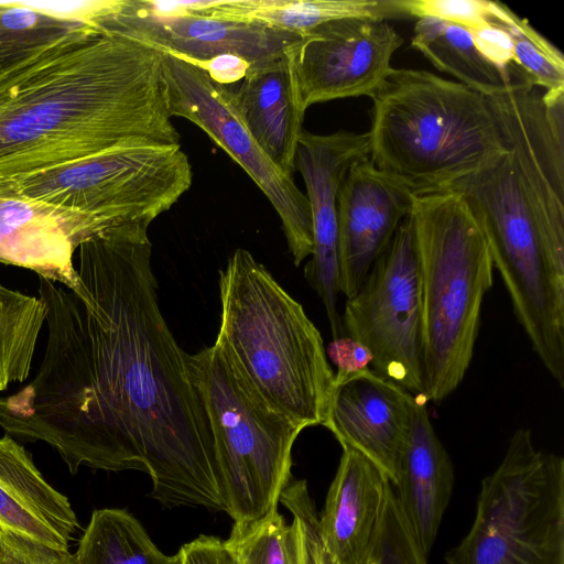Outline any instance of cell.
<instances>
[{"mask_svg":"<svg viewBox=\"0 0 564 564\" xmlns=\"http://www.w3.org/2000/svg\"><path fill=\"white\" fill-rule=\"evenodd\" d=\"M149 226L126 221L84 241L74 290L39 278L45 352L33 380L0 397V427L48 444L73 475L137 469L165 507L225 511L188 354L159 307Z\"/></svg>","mask_w":564,"mask_h":564,"instance_id":"obj_1","label":"cell"},{"mask_svg":"<svg viewBox=\"0 0 564 564\" xmlns=\"http://www.w3.org/2000/svg\"><path fill=\"white\" fill-rule=\"evenodd\" d=\"M164 53L82 23L0 76V184L121 148L178 144Z\"/></svg>","mask_w":564,"mask_h":564,"instance_id":"obj_2","label":"cell"},{"mask_svg":"<svg viewBox=\"0 0 564 564\" xmlns=\"http://www.w3.org/2000/svg\"><path fill=\"white\" fill-rule=\"evenodd\" d=\"M219 300L215 344L239 376L303 430L323 425L335 373L322 335L303 306L241 248L219 271Z\"/></svg>","mask_w":564,"mask_h":564,"instance_id":"obj_3","label":"cell"},{"mask_svg":"<svg viewBox=\"0 0 564 564\" xmlns=\"http://www.w3.org/2000/svg\"><path fill=\"white\" fill-rule=\"evenodd\" d=\"M371 99L369 159L414 195L448 191L509 151L486 96L458 82L394 68Z\"/></svg>","mask_w":564,"mask_h":564,"instance_id":"obj_4","label":"cell"},{"mask_svg":"<svg viewBox=\"0 0 564 564\" xmlns=\"http://www.w3.org/2000/svg\"><path fill=\"white\" fill-rule=\"evenodd\" d=\"M410 217L419 260L422 397L441 403L470 366L495 268L481 228L460 194L415 195Z\"/></svg>","mask_w":564,"mask_h":564,"instance_id":"obj_5","label":"cell"},{"mask_svg":"<svg viewBox=\"0 0 564 564\" xmlns=\"http://www.w3.org/2000/svg\"><path fill=\"white\" fill-rule=\"evenodd\" d=\"M214 441L220 495L234 524L278 510L291 482L292 448L303 431L270 408L214 344L188 355Z\"/></svg>","mask_w":564,"mask_h":564,"instance_id":"obj_6","label":"cell"},{"mask_svg":"<svg viewBox=\"0 0 564 564\" xmlns=\"http://www.w3.org/2000/svg\"><path fill=\"white\" fill-rule=\"evenodd\" d=\"M487 241L514 315L544 368L564 388V284L553 274L511 154L455 182Z\"/></svg>","mask_w":564,"mask_h":564,"instance_id":"obj_7","label":"cell"},{"mask_svg":"<svg viewBox=\"0 0 564 564\" xmlns=\"http://www.w3.org/2000/svg\"><path fill=\"white\" fill-rule=\"evenodd\" d=\"M192 182V165L181 143L144 144L2 183L0 195L54 208L87 240L121 223H152Z\"/></svg>","mask_w":564,"mask_h":564,"instance_id":"obj_8","label":"cell"},{"mask_svg":"<svg viewBox=\"0 0 564 564\" xmlns=\"http://www.w3.org/2000/svg\"><path fill=\"white\" fill-rule=\"evenodd\" d=\"M445 562L564 564V459L536 448L530 429L482 479L473 525Z\"/></svg>","mask_w":564,"mask_h":564,"instance_id":"obj_9","label":"cell"},{"mask_svg":"<svg viewBox=\"0 0 564 564\" xmlns=\"http://www.w3.org/2000/svg\"><path fill=\"white\" fill-rule=\"evenodd\" d=\"M341 322L345 335L370 351L373 371L422 397L419 260L410 214L347 299Z\"/></svg>","mask_w":564,"mask_h":564,"instance_id":"obj_10","label":"cell"},{"mask_svg":"<svg viewBox=\"0 0 564 564\" xmlns=\"http://www.w3.org/2000/svg\"><path fill=\"white\" fill-rule=\"evenodd\" d=\"M163 74L172 117L199 127L248 173L278 213L293 262L300 265L313 251L307 197L256 142L240 116L235 90L173 54L164 53Z\"/></svg>","mask_w":564,"mask_h":564,"instance_id":"obj_11","label":"cell"},{"mask_svg":"<svg viewBox=\"0 0 564 564\" xmlns=\"http://www.w3.org/2000/svg\"><path fill=\"white\" fill-rule=\"evenodd\" d=\"M486 98L550 268L564 283V89L540 93L518 84Z\"/></svg>","mask_w":564,"mask_h":564,"instance_id":"obj_12","label":"cell"},{"mask_svg":"<svg viewBox=\"0 0 564 564\" xmlns=\"http://www.w3.org/2000/svg\"><path fill=\"white\" fill-rule=\"evenodd\" d=\"M387 21L345 18L323 23L289 47L305 109L335 99L372 97L392 74L403 44Z\"/></svg>","mask_w":564,"mask_h":564,"instance_id":"obj_13","label":"cell"},{"mask_svg":"<svg viewBox=\"0 0 564 564\" xmlns=\"http://www.w3.org/2000/svg\"><path fill=\"white\" fill-rule=\"evenodd\" d=\"M369 158L368 133L302 131L295 171L302 175L311 209L313 251L304 274L322 300L333 339L345 336L337 308L339 290L337 197L349 167Z\"/></svg>","mask_w":564,"mask_h":564,"instance_id":"obj_14","label":"cell"},{"mask_svg":"<svg viewBox=\"0 0 564 564\" xmlns=\"http://www.w3.org/2000/svg\"><path fill=\"white\" fill-rule=\"evenodd\" d=\"M104 23L163 53L206 67L223 57H235L248 66L283 54L300 34L260 24L218 19L202 12L156 15L123 0L121 9Z\"/></svg>","mask_w":564,"mask_h":564,"instance_id":"obj_15","label":"cell"},{"mask_svg":"<svg viewBox=\"0 0 564 564\" xmlns=\"http://www.w3.org/2000/svg\"><path fill=\"white\" fill-rule=\"evenodd\" d=\"M414 196L369 158L349 167L337 197L339 290L347 299L360 289L410 214Z\"/></svg>","mask_w":564,"mask_h":564,"instance_id":"obj_16","label":"cell"},{"mask_svg":"<svg viewBox=\"0 0 564 564\" xmlns=\"http://www.w3.org/2000/svg\"><path fill=\"white\" fill-rule=\"evenodd\" d=\"M415 402L416 395L367 368L334 377L323 425L341 447L362 454L394 486Z\"/></svg>","mask_w":564,"mask_h":564,"instance_id":"obj_17","label":"cell"},{"mask_svg":"<svg viewBox=\"0 0 564 564\" xmlns=\"http://www.w3.org/2000/svg\"><path fill=\"white\" fill-rule=\"evenodd\" d=\"M235 98L256 142L273 164L292 176L306 109L289 48L250 65Z\"/></svg>","mask_w":564,"mask_h":564,"instance_id":"obj_18","label":"cell"},{"mask_svg":"<svg viewBox=\"0 0 564 564\" xmlns=\"http://www.w3.org/2000/svg\"><path fill=\"white\" fill-rule=\"evenodd\" d=\"M387 476L367 457L343 447L318 517L324 543L337 564H366L386 503Z\"/></svg>","mask_w":564,"mask_h":564,"instance_id":"obj_19","label":"cell"},{"mask_svg":"<svg viewBox=\"0 0 564 564\" xmlns=\"http://www.w3.org/2000/svg\"><path fill=\"white\" fill-rule=\"evenodd\" d=\"M78 528L69 500L50 485L15 438H0V529L68 549Z\"/></svg>","mask_w":564,"mask_h":564,"instance_id":"obj_20","label":"cell"},{"mask_svg":"<svg viewBox=\"0 0 564 564\" xmlns=\"http://www.w3.org/2000/svg\"><path fill=\"white\" fill-rule=\"evenodd\" d=\"M454 486L451 457L416 395L412 422L398 469L394 490L423 553L429 556Z\"/></svg>","mask_w":564,"mask_h":564,"instance_id":"obj_21","label":"cell"},{"mask_svg":"<svg viewBox=\"0 0 564 564\" xmlns=\"http://www.w3.org/2000/svg\"><path fill=\"white\" fill-rule=\"evenodd\" d=\"M84 241L54 208L0 195V262L74 290L78 283L74 257Z\"/></svg>","mask_w":564,"mask_h":564,"instance_id":"obj_22","label":"cell"},{"mask_svg":"<svg viewBox=\"0 0 564 564\" xmlns=\"http://www.w3.org/2000/svg\"><path fill=\"white\" fill-rule=\"evenodd\" d=\"M280 501L292 522L275 510L259 521L234 524L225 541L235 564H337L326 547L305 480L291 481Z\"/></svg>","mask_w":564,"mask_h":564,"instance_id":"obj_23","label":"cell"},{"mask_svg":"<svg viewBox=\"0 0 564 564\" xmlns=\"http://www.w3.org/2000/svg\"><path fill=\"white\" fill-rule=\"evenodd\" d=\"M411 45L437 69L486 97L518 84L531 85L519 67L505 69L491 62L468 30L443 20L417 19Z\"/></svg>","mask_w":564,"mask_h":564,"instance_id":"obj_24","label":"cell"},{"mask_svg":"<svg viewBox=\"0 0 564 564\" xmlns=\"http://www.w3.org/2000/svg\"><path fill=\"white\" fill-rule=\"evenodd\" d=\"M202 13L300 35L338 19L387 20L403 15L397 0H215L214 6Z\"/></svg>","mask_w":564,"mask_h":564,"instance_id":"obj_25","label":"cell"},{"mask_svg":"<svg viewBox=\"0 0 564 564\" xmlns=\"http://www.w3.org/2000/svg\"><path fill=\"white\" fill-rule=\"evenodd\" d=\"M75 564H177L166 555L129 511L94 510L73 554Z\"/></svg>","mask_w":564,"mask_h":564,"instance_id":"obj_26","label":"cell"},{"mask_svg":"<svg viewBox=\"0 0 564 564\" xmlns=\"http://www.w3.org/2000/svg\"><path fill=\"white\" fill-rule=\"evenodd\" d=\"M47 306L39 296L0 284V392L30 376Z\"/></svg>","mask_w":564,"mask_h":564,"instance_id":"obj_27","label":"cell"},{"mask_svg":"<svg viewBox=\"0 0 564 564\" xmlns=\"http://www.w3.org/2000/svg\"><path fill=\"white\" fill-rule=\"evenodd\" d=\"M489 21L499 28L511 45L512 62L532 86L545 91L564 89V56L527 19L499 1H490Z\"/></svg>","mask_w":564,"mask_h":564,"instance_id":"obj_28","label":"cell"},{"mask_svg":"<svg viewBox=\"0 0 564 564\" xmlns=\"http://www.w3.org/2000/svg\"><path fill=\"white\" fill-rule=\"evenodd\" d=\"M79 24L30 8L22 0L0 1V76Z\"/></svg>","mask_w":564,"mask_h":564,"instance_id":"obj_29","label":"cell"},{"mask_svg":"<svg viewBox=\"0 0 564 564\" xmlns=\"http://www.w3.org/2000/svg\"><path fill=\"white\" fill-rule=\"evenodd\" d=\"M366 564H429L402 512L392 484L387 489L382 520Z\"/></svg>","mask_w":564,"mask_h":564,"instance_id":"obj_30","label":"cell"},{"mask_svg":"<svg viewBox=\"0 0 564 564\" xmlns=\"http://www.w3.org/2000/svg\"><path fill=\"white\" fill-rule=\"evenodd\" d=\"M397 4L403 15L443 20L473 33L490 28L488 0H397Z\"/></svg>","mask_w":564,"mask_h":564,"instance_id":"obj_31","label":"cell"},{"mask_svg":"<svg viewBox=\"0 0 564 564\" xmlns=\"http://www.w3.org/2000/svg\"><path fill=\"white\" fill-rule=\"evenodd\" d=\"M0 564H75L68 549L53 547L0 529Z\"/></svg>","mask_w":564,"mask_h":564,"instance_id":"obj_32","label":"cell"},{"mask_svg":"<svg viewBox=\"0 0 564 564\" xmlns=\"http://www.w3.org/2000/svg\"><path fill=\"white\" fill-rule=\"evenodd\" d=\"M327 358L336 366L335 378L370 368V351L356 339L345 335L333 339L325 348Z\"/></svg>","mask_w":564,"mask_h":564,"instance_id":"obj_33","label":"cell"},{"mask_svg":"<svg viewBox=\"0 0 564 564\" xmlns=\"http://www.w3.org/2000/svg\"><path fill=\"white\" fill-rule=\"evenodd\" d=\"M177 564H235L225 541L200 534L181 546Z\"/></svg>","mask_w":564,"mask_h":564,"instance_id":"obj_34","label":"cell"}]
</instances>
